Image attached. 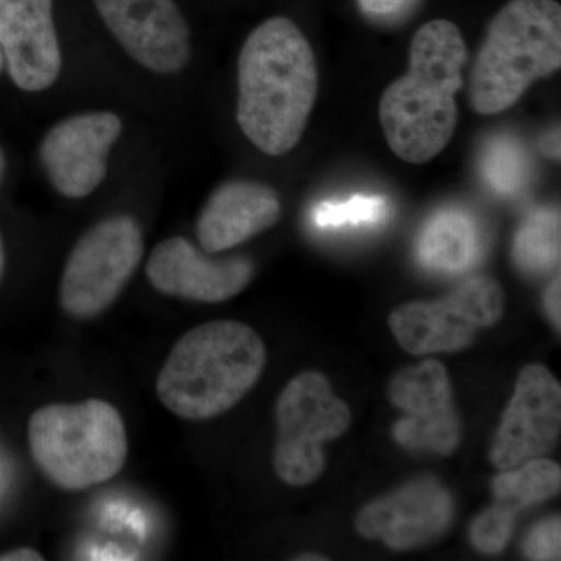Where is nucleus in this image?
Instances as JSON below:
<instances>
[{
  "instance_id": "nucleus-25",
  "label": "nucleus",
  "mask_w": 561,
  "mask_h": 561,
  "mask_svg": "<svg viewBox=\"0 0 561 561\" xmlns=\"http://www.w3.org/2000/svg\"><path fill=\"white\" fill-rule=\"evenodd\" d=\"M561 279L560 273L557 272V275L553 276L551 283L548 284L545 290V297H542V302H545V311L548 313L549 320H551L552 327L556 328L557 331L561 330Z\"/></svg>"
},
{
  "instance_id": "nucleus-8",
  "label": "nucleus",
  "mask_w": 561,
  "mask_h": 561,
  "mask_svg": "<svg viewBox=\"0 0 561 561\" xmlns=\"http://www.w3.org/2000/svg\"><path fill=\"white\" fill-rule=\"evenodd\" d=\"M504 313V290L490 276L461 283L448 297L412 301L390 313L389 324L401 348L416 356L468 348L482 328Z\"/></svg>"
},
{
  "instance_id": "nucleus-26",
  "label": "nucleus",
  "mask_w": 561,
  "mask_h": 561,
  "mask_svg": "<svg viewBox=\"0 0 561 561\" xmlns=\"http://www.w3.org/2000/svg\"><path fill=\"white\" fill-rule=\"evenodd\" d=\"M41 552L31 548L13 549V551L0 553V561H43Z\"/></svg>"
},
{
  "instance_id": "nucleus-21",
  "label": "nucleus",
  "mask_w": 561,
  "mask_h": 561,
  "mask_svg": "<svg viewBox=\"0 0 561 561\" xmlns=\"http://www.w3.org/2000/svg\"><path fill=\"white\" fill-rule=\"evenodd\" d=\"M389 214L382 195H354L345 202H321L313 206L312 220L321 230L381 224Z\"/></svg>"
},
{
  "instance_id": "nucleus-13",
  "label": "nucleus",
  "mask_w": 561,
  "mask_h": 561,
  "mask_svg": "<svg viewBox=\"0 0 561 561\" xmlns=\"http://www.w3.org/2000/svg\"><path fill=\"white\" fill-rule=\"evenodd\" d=\"M453 516L451 493L427 476L365 505L357 513L356 530L393 551H412L440 538Z\"/></svg>"
},
{
  "instance_id": "nucleus-24",
  "label": "nucleus",
  "mask_w": 561,
  "mask_h": 561,
  "mask_svg": "<svg viewBox=\"0 0 561 561\" xmlns=\"http://www.w3.org/2000/svg\"><path fill=\"white\" fill-rule=\"evenodd\" d=\"M357 3L373 20L394 21L415 9L419 0H357Z\"/></svg>"
},
{
  "instance_id": "nucleus-2",
  "label": "nucleus",
  "mask_w": 561,
  "mask_h": 561,
  "mask_svg": "<svg viewBox=\"0 0 561 561\" xmlns=\"http://www.w3.org/2000/svg\"><path fill=\"white\" fill-rule=\"evenodd\" d=\"M467 57L463 35L451 21L426 22L413 35L408 72L391 81L379 102L383 135L400 160L424 164L451 142Z\"/></svg>"
},
{
  "instance_id": "nucleus-30",
  "label": "nucleus",
  "mask_w": 561,
  "mask_h": 561,
  "mask_svg": "<svg viewBox=\"0 0 561 561\" xmlns=\"http://www.w3.org/2000/svg\"><path fill=\"white\" fill-rule=\"evenodd\" d=\"M298 561H321V560H328V557H321L319 553H305V556L297 557Z\"/></svg>"
},
{
  "instance_id": "nucleus-27",
  "label": "nucleus",
  "mask_w": 561,
  "mask_h": 561,
  "mask_svg": "<svg viewBox=\"0 0 561 561\" xmlns=\"http://www.w3.org/2000/svg\"><path fill=\"white\" fill-rule=\"evenodd\" d=\"M542 153L552 160H560V130L549 133L541 142Z\"/></svg>"
},
{
  "instance_id": "nucleus-12",
  "label": "nucleus",
  "mask_w": 561,
  "mask_h": 561,
  "mask_svg": "<svg viewBox=\"0 0 561 561\" xmlns=\"http://www.w3.org/2000/svg\"><path fill=\"white\" fill-rule=\"evenodd\" d=\"M560 431V382L542 365H527L494 434L490 461L500 470H508L545 456L556 446Z\"/></svg>"
},
{
  "instance_id": "nucleus-14",
  "label": "nucleus",
  "mask_w": 561,
  "mask_h": 561,
  "mask_svg": "<svg viewBox=\"0 0 561 561\" xmlns=\"http://www.w3.org/2000/svg\"><path fill=\"white\" fill-rule=\"evenodd\" d=\"M0 49L20 90L41 92L54 87L62 68L54 0H0Z\"/></svg>"
},
{
  "instance_id": "nucleus-22",
  "label": "nucleus",
  "mask_w": 561,
  "mask_h": 561,
  "mask_svg": "<svg viewBox=\"0 0 561 561\" xmlns=\"http://www.w3.org/2000/svg\"><path fill=\"white\" fill-rule=\"evenodd\" d=\"M516 513L501 502L483 511L470 527V541L476 551L486 556L504 551L515 530Z\"/></svg>"
},
{
  "instance_id": "nucleus-9",
  "label": "nucleus",
  "mask_w": 561,
  "mask_h": 561,
  "mask_svg": "<svg viewBox=\"0 0 561 561\" xmlns=\"http://www.w3.org/2000/svg\"><path fill=\"white\" fill-rule=\"evenodd\" d=\"M122 130L121 117L111 111L73 114L57 122L41 140L39 160L58 194L77 201L98 190Z\"/></svg>"
},
{
  "instance_id": "nucleus-1",
  "label": "nucleus",
  "mask_w": 561,
  "mask_h": 561,
  "mask_svg": "<svg viewBox=\"0 0 561 561\" xmlns=\"http://www.w3.org/2000/svg\"><path fill=\"white\" fill-rule=\"evenodd\" d=\"M238 122L268 157L300 142L319 94L313 49L286 16L262 22L243 43L238 61Z\"/></svg>"
},
{
  "instance_id": "nucleus-23",
  "label": "nucleus",
  "mask_w": 561,
  "mask_h": 561,
  "mask_svg": "<svg viewBox=\"0 0 561 561\" xmlns=\"http://www.w3.org/2000/svg\"><path fill=\"white\" fill-rule=\"evenodd\" d=\"M560 516H551L538 523L524 540V556L530 560H560Z\"/></svg>"
},
{
  "instance_id": "nucleus-3",
  "label": "nucleus",
  "mask_w": 561,
  "mask_h": 561,
  "mask_svg": "<svg viewBox=\"0 0 561 561\" xmlns=\"http://www.w3.org/2000/svg\"><path fill=\"white\" fill-rule=\"evenodd\" d=\"M267 364L260 334L236 320H216L187 331L173 346L157 379V394L183 420L216 419L231 411Z\"/></svg>"
},
{
  "instance_id": "nucleus-29",
  "label": "nucleus",
  "mask_w": 561,
  "mask_h": 561,
  "mask_svg": "<svg viewBox=\"0 0 561 561\" xmlns=\"http://www.w3.org/2000/svg\"><path fill=\"white\" fill-rule=\"evenodd\" d=\"M3 273H5V249H3L2 236H0V283H2Z\"/></svg>"
},
{
  "instance_id": "nucleus-10",
  "label": "nucleus",
  "mask_w": 561,
  "mask_h": 561,
  "mask_svg": "<svg viewBox=\"0 0 561 561\" xmlns=\"http://www.w3.org/2000/svg\"><path fill=\"white\" fill-rule=\"evenodd\" d=\"M389 397L405 413L391 431L401 446L440 456L459 448L461 424L451 379L440 362L427 359L398 371L391 379Z\"/></svg>"
},
{
  "instance_id": "nucleus-18",
  "label": "nucleus",
  "mask_w": 561,
  "mask_h": 561,
  "mask_svg": "<svg viewBox=\"0 0 561 561\" xmlns=\"http://www.w3.org/2000/svg\"><path fill=\"white\" fill-rule=\"evenodd\" d=\"M512 256L519 271L531 276L546 275L560 265V210H531L516 230Z\"/></svg>"
},
{
  "instance_id": "nucleus-20",
  "label": "nucleus",
  "mask_w": 561,
  "mask_h": 561,
  "mask_svg": "<svg viewBox=\"0 0 561 561\" xmlns=\"http://www.w3.org/2000/svg\"><path fill=\"white\" fill-rule=\"evenodd\" d=\"M483 183L501 197L518 195L530 181V157L518 139L508 135L491 138L479 158Z\"/></svg>"
},
{
  "instance_id": "nucleus-16",
  "label": "nucleus",
  "mask_w": 561,
  "mask_h": 561,
  "mask_svg": "<svg viewBox=\"0 0 561 561\" xmlns=\"http://www.w3.org/2000/svg\"><path fill=\"white\" fill-rule=\"evenodd\" d=\"M279 217V195L271 186L257 181H228L203 206L197 238L203 250L221 253L268 230Z\"/></svg>"
},
{
  "instance_id": "nucleus-7",
  "label": "nucleus",
  "mask_w": 561,
  "mask_h": 561,
  "mask_svg": "<svg viewBox=\"0 0 561 561\" xmlns=\"http://www.w3.org/2000/svg\"><path fill=\"white\" fill-rule=\"evenodd\" d=\"M144 254V236L130 216H113L90 228L73 245L60 283L62 311L91 320L121 297Z\"/></svg>"
},
{
  "instance_id": "nucleus-5",
  "label": "nucleus",
  "mask_w": 561,
  "mask_h": 561,
  "mask_svg": "<svg viewBox=\"0 0 561 561\" xmlns=\"http://www.w3.org/2000/svg\"><path fill=\"white\" fill-rule=\"evenodd\" d=\"M28 446L39 471L66 491L111 481L128 456L124 420L103 400L38 409L28 421Z\"/></svg>"
},
{
  "instance_id": "nucleus-17",
  "label": "nucleus",
  "mask_w": 561,
  "mask_h": 561,
  "mask_svg": "<svg viewBox=\"0 0 561 561\" xmlns=\"http://www.w3.org/2000/svg\"><path fill=\"white\" fill-rule=\"evenodd\" d=\"M481 228L468 210L449 206L432 214L416 238L421 267L438 275H461L481 257Z\"/></svg>"
},
{
  "instance_id": "nucleus-6",
  "label": "nucleus",
  "mask_w": 561,
  "mask_h": 561,
  "mask_svg": "<svg viewBox=\"0 0 561 561\" xmlns=\"http://www.w3.org/2000/svg\"><path fill=\"white\" fill-rule=\"evenodd\" d=\"M351 421L353 413L335 397L327 376L319 371L295 376L276 401V476L290 486L316 482L327 468L323 443L342 437Z\"/></svg>"
},
{
  "instance_id": "nucleus-4",
  "label": "nucleus",
  "mask_w": 561,
  "mask_h": 561,
  "mask_svg": "<svg viewBox=\"0 0 561 561\" xmlns=\"http://www.w3.org/2000/svg\"><path fill=\"white\" fill-rule=\"evenodd\" d=\"M561 68V7L511 0L490 21L470 73V102L481 116L504 113L531 84Z\"/></svg>"
},
{
  "instance_id": "nucleus-15",
  "label": "nucleus",
  "mask_w": 561,
  "mask_h": 561,
  "mask_svg": "<svg viewBox=\"0 0 561 561\" xmlns=\"http://www.w3.org/2000/svg\"><path fill=\"white\" fill-rule=\"evenodd\" d=\"M151 286L169 297L197 302H224L241 294L254 276L247 257L213 260L187 239L171 238L151 251L146 265Z\"/></svg>"
},
{
  "instance_id": "nucleus-19",
  "label": "nucleus",
  "mask_w": 561,
  "mask_h": 561,
  "mask_svg": "<svg viewBox=\"0 0 561 561\" xmlns=\"http://www.w3.org/2000/svg\"><path fill=\"white\" fill-rule=\"evenodd\" d=\"M494 500L515 512L551 500L561 489V468L553 460L535 457L518 470H502L491 483Z\"/></svg>"
},
{
  "instance_id": "nucleus-31",
  "label": "nucleus",
  "mask_w": 561,
  "mask_h": 561,
  "mask_svg": "<svg viewBox=\"0 0 561 561\" xmlns=\"http://www.w3.org/2000/svg\"><path fill=\"white\" fill-rule=\"evenodd\" d=\"M3 66H5V61H3L2 49H0V73H2Z\"/></svg>"
},
{
  "instance_id": "nucleus-28",
  "label": "nucleus",
  "mask_w": 561,
  "mask_h": 561,
  "mask_svg": "<svg viewBox=\"0 0 561 561\" xmlns=\"http://www.w3.org/2000/svg\"><path fill=\"white\" fill-rule=\"evenodd\" d=\"M7 173V157L3 153L2 147H0V186H2L3 180H5Z\"/></svg>"
},
{
  "instance_id": "nucleus-11",
  "label": "nucleus",
  "mask_w": 561,
  "mask_h": 561,
  "mask_svg": "<svg viewBox=\"0 0 561 561\" xmlns=\"http://www.w3.org/2000/svg\"><path fill=\"white\" fill-rule=\"evenodd\" d=\"M122 49L151 72L173 76L191 60V28L175 0H94Z\"/></svg>"
}]
</instances>
